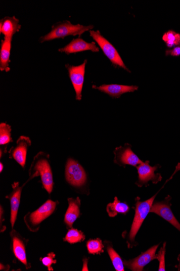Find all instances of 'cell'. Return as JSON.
I'll list each match as a JSON object with an SVG mask.
<instances>
[{"mask_svg": "<svg viewBox=\"0 0 180 271\" xmlns=\"http://www.w3.org/2000/svg\"><path fill=\"white\" fill-rule=\"evenodd\" d=\"M94 28L93 25L85 26L80 24H73L69 21L57 22L52 26V30L47 35L39 38L40 43L49 42L56 39H64L72 36H80L86 31H89Z\"/></svg>", "mask_w": 180, "mask_h": 271, "instance_id": "obj_2", "label": "cell"}, {"mask_svg": "<svg viewBox=\"0 0 180 271\" xmlns=\"http://www.w3.org/2000/svg\"><path fill=\"white\" fill-rule=\"evenodd\" d=\"M86 51L98 52L100 49L95 42L88 43L79 37L73 39L69 44L59 49V52L68 55Z\"/></svg>", "mask_w": 180, "mask_h": 271, "instance_id": "obj_15", "label": "cell"}, {"mask_svg": "<svg viewBox=\"0 0 180 271\" xmlns=\"http://www.w3.org/2000/svg\"><path fill=\"white\" fill-rule=\"evenodd\" d=\"M37 172L41 179L45 190L51 194L54 188L53 175L49 162V155L44 152H39L34 157L29 170V176Z\"/></svg>", "mask_w": 180, "mask_h": 271, "instance_id": "obj_1", "label": "cell"}, {"mask_svg": "<svg viewBox=\"0 0 180 271\" xmlns=\"http://www.w3.org/2000/svg\"><path fill=\"white\" fill-rule=\"evenodd\" d=\"M129 211V208L128 205L119 201L117 197H115L114 201L109 204L106 207V211L110 217H116L119 213L126 215Z\"/></svg>", "mask_w": 180, "mask_h": 271, "instance_id": "obj_20", "label": "cell"}, {"mask_svg": "<svg viewBox=\"0 0 180 271\" xmlns=\"http://www.w3.org/2000/svg\"><path fill=\"white\" fill-rule=\"evenodd\" d=\"M85 239V235L77 229L71 228L65 235L63 241L70 244L83 242Z\"/></svg>", "mask_w": 180, "mask_h": 271, "instance_id": "obj_22", "label": "cell"}, {"mask_svg": "<svg viewBox=\"0 0 180 271\" xmlns=\"http://www.w3.org/2000/svg\"><path fill=\"white\" fill-rule=\"evenodd\" d=\"M89 35L95 42L99 45L104 54L107 56L113 65L115 67H118L130 72L127 68L117 49L114 47L107 39H106L101 34L99 30H89Z\"/></svg>", "mask_w": 180, "mask_h": 271, "instance_id": "obj_5", "label": "cell"}, {"mask_svg": "<svg viewBox=\"0 0 180 271\" xmlns=\"http://www.w3.org/2000/svg\"><path fill=\"white\" fill-rule=\"evenodd\" d=\"M166 55H171L173 56H180V47H176L173 49H170V50H167L166 51Z\"/></svg>", "mask_w": 180, "mask_h": 271, "instance_id": "obj_28", "label": "cell"}, {"mask_svg": "<svg viewBox=\"0 0 180 271\" xmlns=\"http://www.w3.org/2000/svg\"><path fill=\"white\" fill-rule=\"evenodd\" d=\"M159 245L153 246L148 250L142 253L140 256L129 260H124V264L128 268L133 271H142L154 259H156L157 250Z\"/></svg>", "mask_w": 180, "mask_h": 271, "instance_id": "obj_13", "label": "cell"}, {"mask_svg": "<svg viewBox=\"0 0 180 271\" xmlns=\"http://www.w3.org/2000/svg\"><path fill=\"white\" fill-rule=\"evenodd\" d=\"M56 254L54 252L48 253V256L40 259V261L44 266L48 268V270H53L52 265L56 263V260L55 259Z\"/></svg>", "mask_w": 180, "mask_h": 271, "instance_id": "obj_26", "label": "cell"}, {"mask_svg": "<svg viewBox=\"0 0 180 271\" xmlns=\"http://www.w3.org/2000/svg\"><path fill=\"white\" fill-rule=\"evenodd\" d=\"M104 245L107 250L112 264L117 271H124V264L118 253L114 250L112 245L109 242L105 241Z\"/></svg>", "mask_w": 180, "mask_h": 271, "instance_id": "obj_21", "label": "cell"}, {"mask_svg": "<svg viewBox=\"0 0 180 271\" xmlns=\"http://www.w3.org/2000/svg\"><path fill=\"white\" fill-rule=\"evenodd\" d=\"M138 173V180L136 184L139 187L144 185L148 186L149 182L157 184L161 182L162 177L160 174H155V172L160 167L159 165L151 166L150 161H146L136 167Z\"/></svg>", "mask_w": 180, "mask_h": 271, "instance_id": "obj_9", "label": "cell"}, {"mask_svg": "<svg viewBox=\"0 0 180 271\" xmlns=\"http://www.w3.org/2000/svg\"><path fill=\"white\" fill-rule=\"evenodd\" d=\"M171 199V197L168 196L164 200L161 202H153L150 212L154 213L164 219L180 231V224L170 209V200Z\"/></svg>", "mask_w": 180, "mask_h": 271, "instance_id": "obj_12", "label": "cell"}, {"mask_svg": "<svg viewBox=\"0 0 180 271\" xmlns=\"http://www.w3.org/2000/svg\"><path fill=\"white\" fill-rule=\"evenodd\" d=\"M87 60L79 65H73L66 64L65 67L68 70L69 76L76 92V100L80 101L82 98L81 93L84 85L85 67Z\"/></svg>", "mask_w": 180, "mask_h": 271, "instance_id": "obj_10", "label": "cell"}, {"mask_svg": "<svg viewBox=\"0 0 180 271\" xmlns=\"http://www.w3.org/2000/svg\"><path fill=\"white\" fill-rule=\"evenodd\" d=\"M65 173L67 182L73 186H82L86 182L84 169L77 161L71 158L67 161Z\"/></svg>", "mask_w": 180, "mask_h": 271, "instance_id": "obj_7", "label": "cell"}, {"mask_svg": "<svg viewBox=\"0 0 180 271\" xmlns=\"http://www.w3.org/2000/svg\"><path fill=\"white\" fill-rule=\"evenodd\" d=\"M0 213H1V215H0V218H1V220H0V226H1V232H5L6 227L4 225H3V223H4L5 221V218H4V211L3 209L2 206H1V210H0Z\"/></svg>", "mask_w": 180, "mask_h": 271, "instance_id": "obj_29", "label": "cell"}, {"mask_svg": "<svg viewBox=\"0 0 180 271\" xmlns=\"http://www.w3.org/2000/svg\"><path fill=\"white\" fill-rule=\"evenodd\" d=\"M37 172L29 176L26 183L20 186L18 182L14 183L12 185V191L6 198L9 199L11 204V223L12 228H14L15 221L17 219L18 211L19 210L21 196L23 187L31 179L38 177Z\"/></svg>", "mask_w": 180, "mask_h": 271, "instance_id": "obj_11", "label": "cell"}, {"mask_svg": "<svg viewBox=\"0 0 180 271\" xmlns=\"http://www.w3.org/2000/svg\"><path fill=\"white\" fill-rule=\"evenodd\" d=\"M83 261H84V266L82 268V270H88L87 266V261H88L85 258Z\"/></svg>", "mask_w": 180, "mask_h": 271, "instance_id": "obj_30", "label": "cell"}, {"mask_svg": "<svg viewBox=\"0 0 180 271\" xmlns=\"http://www.w3.org/2000/svg\"><path fill=\"white\" fill-rule=\"evenodd\" d=\"M11 127L5 122L0 124V145L4 146L13 142L11 137Z\"/></svg>", "mask_w": 180, "mask_h": 271, "instance_id": "obj_23", "label": "cell"}, {"mask_svg": "<svg viewBox=\"0 0 180 271\" xmlns=\"http://www.w3.org/2000/svg\"><path fill=\"white\" fill-rule=\"evenodd\" d=\"M114 154V162L120 166L130 165L137 167L143 162L132 151L131 145L128 144L117 147Z\"/></svg>", "mask_w": 180, "mask_h": 271, "instance_id": "obj_8", "label": "cell"}, {"mask_svg": "<svg viewBox=\"0 0 180 271\" xmlns=\"http://www.w3.org/2000/svg\"><path fill=\"white\" fill-rule=\"evenodd\" d=\"M31 142L29 137H20L15 147H12L9 151L10 158L14 159L23 168L26 165L27 151Z\"/></svg>", "mask_w": 180, "mask_h": 271, "instance_id": "obj_14", "label": "cell"}, {"mask_svg": "<svg viewBox=\"0 0 180 271\" xmlns=\"http://www.w3.org/2000/svg\"><path fill=\"white\" fill-rule=\"evenodd\" d=\"M166 252V243L163 244L159 253L156 255V259L159 261V267L158 270H165V257Z\"/></svg>", "mask_w": 180, "mask_h": 271, "instance_id": "obj_27", "label": "cell"}, {"mask_svg": "<svg viewBox=\"0 0 180 271\" xmlns=\"http://www.w3.org/2000/svg\"><path fill=\"white\" fill-rule=\"evenodd\" d=\"M93 88L100 90L101 92L109 95L113 98H119L122 94L133 92L138 89L137 86H127L118 84H104L99 87L95 85Z\"/></svg>", "mask_w": 180, "mask_h": 271, "instance_id": "obj_16", "label": "cell"}, {"mask_svg": "<svg viewBox=\"0 0 180 271\" xmlns=\"http://www.w3.org/2000/svg\"><path fill=\"white\" fill-rule=\"evenodd\" d=\"M21 25L19 24V20L15 16L6 17L0 20V32L3 34L5 37H12L14 35L19 31Z\"/></svg>", "mask_w": 180, "mask_h": 271, "instance_id": "obj_18", "label": "cell"}, {"mask_svg": "<svg viewBox=\"0 0 180 271\" xmlns=\"http://www.w3.org/2000/svg\"><path fill=\"white\" fill-rule=\"evenodd\" d=\"M59 201L48 200L38 209L32 212H28L24 216V221L27 228L32 232H36L39 229L43 221L53 215Z\"/></svg>", "mask_w": 180, "mask_h": 271, "instance_id": "obj_4", "label": "cell"}, {"mask_svg": "<svg viewBox=\"0 0 180 271\" xmlns=\"http://www.w3.org/2000/svg\"><path fill=\"white\" fill-rule=\"evenodd\" d=\"M68 208L64 216V223L69 228H72L76 220L80 215L81 200L76 198H70L68 199Z\"/></svg>", "mask_w": 180, "mask_h": 271, "instance_id": "obj_17", "label": "cell"}, {"mask_svg": "<svg viewBox=\"0 0 180 271\" xmlns=\"http://www.w3.org/2000/svg\"><path fill=\"white\" fill-rule=\"evenodd\" d=\"M11 238V250L15 258L25 266L27 269L31 268V264L28 261L27 246L29 240L26 239L13 228L10 233Z\"/></svg>", "mask_w": 180, "mask_h": 271, "instance_id": "obj_6", "label": "cell"}, {"mask_svg": "<svg viewBox=\"0 0 180 271\" xmlns=\"http://www.w3.org/2000/svg\"><path fill=\"white\" fill-rule=\"evenodd\" d=\"M13 38L5 37L2 41L1 50H0V70L10 71L9 63L12 48Z\"/></svg>", "mask_w": 180, "mask_h": 271, "instance_id": "obj_19", "label": "cell"}, {"mask_svg": "<svg viewBox=\"0 0 180 271\" xmlns=\"http://www.w3.org/2000/svg\"><path fill=\"white\" fill-rule=\"evenodd\" d=\"M162 40L168 47L171 48L180 44V34L173 30H169L163 35Z\"/></svg>", "mask_w": 180, "mask_h": 271, "instance_id": "obj_24", "label": "cell"}, {"mask_svg": "<svg viewBox=\"0 0 180 271\" xmlns=\"http://www.w3.org/2000/svg\"><path fill=\"white\" fill-rule=\"evenodd\" d=\"M4 167V166L3 164V163L2 162L0 163V172H1V173L3 171Z\"/></svg>", "mask_w": 180, "mask_h": 271, "instance_id": "obj_31", "label": "cell"}, {"mask_svg": "<svg viewBox=\"0 0 180 271\" xmlns=\"http://www.w3.org/2000/svg\"><path fill=\"white\" fill-rule=\"evenodd\" d=\"M178 260H179V265H178V269L179 270H180V256L178 258Z\"/></svg>", "mask_w": 180, "mask_h": 271, "instance_id": "obj_32", "label": "cell"}, {"mask_svg": "<svg viewBox=\"0 0 180 271\" xmlns=\"http://www.w3.org/2000/svg\"><path fill=\"white\" fill-rule=\"evenodd\" d=\"M159 192V191L156 194L153 196L151 198L144 201H141V199L139 197L136 198V204L134 218L133 221L131 228H130V232L128 234L127 241L128 247L129 249L132 248L135 246V237L139 229L142 226L144 221L150 212L155 196H157Z\"/></svg>", "mask_w": 180, "mask_h": 271, "instance_id": "obj_3", "label": "cell"}, {"mask_svg": "<svg viewBox=\"0 0 180 271\" xmlns=\"http://www.w3.org/2000/svg\"><path fill=\"white\" fill-rule=\"evenodd\" d=\"M88 253L92 254H98L104 252V245L100 239L91 240L86 244Z\"/></svg>", "mask_w": 180, "mask_h": 271, "instance_id": "obj_25", "label": "cell"}]
</instances>
